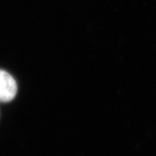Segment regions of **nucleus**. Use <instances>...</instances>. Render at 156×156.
<instances>
[{
	"label": "nucleus",
	"instance_id": "f257e3e1",
	"mask_svg": "<svg viewBox=\"0 0 156 156\" xmlns=\"http://www.w3.org/2000/svg\"><path fill=\"white\" fill-rule=\"evenodd\" d=\"M17 92V83L10 74L0 69V102H9Z\"/></svg>",
	"mask_w": 156,
	"mask_h": 156
}]
</instances>
